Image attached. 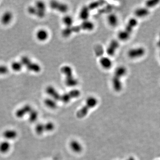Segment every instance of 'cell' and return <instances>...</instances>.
<instances>
[{
  "instance_id": "12",
  "label": "cell",
  "mask_w": 160,
  "mask_h": 160,
  "mask_svg": "<svg viewBox=\"0 0 160 160\" xmlns=\"http://www.w3.org/2000/svg\"><path fill=\"white\" fill-rule=\"evenodd\" d=\"M46 93L50 98L56 101H60V94L57 90L52 86H49L46 89Z\"/></svg>"
},
{
  "instance_id": "29",
  "label": "cell",
  "mask_w": 160,
  "mask_h": 160,
  "mask_svg": "<svg viewBox=\"0 0 160 160\" xmlns=\"http://www.w3.org/2000/svg\"><path fill=\"white\" fill-rule=\"evenodd\" d=\"M160 2L159 0H150L147 1L146 2V8H152L156 6Z\"/></svg>"
},
{
  "instance_id": "27",
  "label": "cell",
  "mask_w": 160,
  "mask_h": 160,
  "mask_svg": "<svg viewBox=\"0 0 160 160\" xmlns=\"http://www.w3.org/2000/svg\"><path fill=\"white\" fill-rule=\"evenodd\" d=\"M35 130L38 134H42L44 132H45L44 124L39 123L37 124L35 127Z\"/></svg>"
},
{
  "instance_id": "35",
  "label": "cell",
  "mask_w": 160,
  "mask_h": 160,
  "mask_svg": "<svg viewBox=\"0 0 160 160\" xmlns=\"http://www.w3.org/2000/svg\"></svg>"
},
{
  "instance_id": "20",
  "label": "cell",
  "mask_w": 160,
  "mask_h": 160,
  "mask_svg": "<svg viewBox=\"0 0 160 160\" xmlns=\"http://www.w3.org/2000/svg\"><path fill=\"white\" fill-rule=\"evenodd\" d=\"M57 101L51 98H47L45 99L44 104L47 107L50 109H54L57 108Z\"/></svg>"
},
{
  "instance_id": "17",
  "label": "cell",
  "mask_w": 160,
  "mask_h": 160,
  "mask_svg": "<svg viewBox=\"0 0 160 160\" xmlns=\"http://www.w3.org/2000/svg\"><path fill=\"white\" fill-rule=\"evenodd\" d=\"M3 136L7 140H14L17 137V133L16 130L9 129L3 132Z\"/></svg>"
},
{
  "instance_id": "13",
  "label": "cell",
  "mask_w": 160,
  "mask_h": 160,
  "mask_svg": "<svg viewBox=\"0 0 160 160\" xmlns=\"http://www.w3.org/2000/svg\"><path fill=\"white\" fill-rule=\"evenodd\" d=\"M32 108L30 106L28 105L24 106L22 108L17 109L15 112V115L17 118H21L26 114H28L32 110Z\"/></svg>"
},
{
  "instance_id": "2",
  "label": "cell",
  "mask_w": 160,
  "mask_h": 160,
  "mask_svg": "<svg viewBox=\"0 0 160 160\" xmlns=\"http://www.w3.org/2000/svg\"><path fill=\"white\" fill-rule=\"evenodd\" d=\"M94 24L93 22L88 20H85L78 26H72L70 27L65 28L62 31V34L65 38L70 36L72 33L78 32L81 30L91 31L94 29Z\"/></svg>"
},
{
  "instance_id": "9",
  "label": "cell",
  "mask_w": 160,
  "mask_h": 160,
  "mask_svg": "<svg viewBox=\"0 0 160 160\" xmlns=\"http://www.w3.org/2000/svg\"><path fill=\"white\" fill-rule=\"evenodd\" d=\"M51 9L61 13H65L68 10V6L66 4L57 1H51L50 3Z\"/></svg>"
},
{
  "instance_id": "15",
  "label": "cell",
  "mask_w": 160,
  "mask_h": 160,
  "mask_svg": "<svg viewBox=\"0 0 160 160\" xmlns=\"http://www.w3.org/2000/svg\"><path fill=\"white\" fill-rule=\"evenodd\" d=\"M13 19V14L10 11H6L4 13L1 18V22L4 25H8L11 23Z\"/></svg>"
},
{
  "instance_id": "28",
  "label": "cell",
  "mask_w": 160,
  "mask_h": 160,
  "mask_svg": "<svg viewBox=\"0 0 160 160\" xmlns=\"http://www.w3.org/2000/svg\"><path fill=\"white\" fill-rule=\"evenodd\" d=\"M45 132H50L53 131L55 128V125L53 122H47L44 124Z\"/></svg>"
},
{
  "instance_id": "7",
  "label": "cell",
  "mask_w": 160,
  "mask_h": 160,
  "mask_svg": "<svg viewBox=\"0 0 160 160\" xmlns=\"http://www.w3.org/2000/svg\"><path fill=\"white\" fill-rule=\"evenodd\" d=\"M81 95V92L78 90H72L69 92L60 94V101L64 103H68L73 99L78 98Z\"/></svg>"
},
{
  "instance_id": "19",
  "label": "cell",
  "mask_w": 160,
  "mask_h": 160,
  "mask_svg": "<svg viewBox=\"0 0 160 160\" xmlns=\"http://www.w3.org/2000/svg\"><path fill=\"white\" fill-rule=\"evenodd\" d=\"M100 66L105 69H108L112 66V62L110 58L106 57H102L100 60Z\"/></svg>"
},
{
  "instance_id": "22",
  "label": "cell",
  "mask_w": 160,
  "mask_h": 160,
  "mask_svg": "<svg viewBox=\"0 0 160 160\" xmlns=\"http://www.w3.org/2000/svg\"><path fill=\"white\" fill-rule=\"evenodd\" d=\"M90 10H89L88 6L83 7L80 12V18L84 21L87 20L88 17L90 16Z\"/></svg>"
},
{
  "instance_id": "3",
  "label": "cell",
  "mask_w": 160,
  "mask_h": 160,
  "mask_svg": "<svg viewBox=\"0 0 160 160\" xmlns=\"http://www.w3.org/2000/svg\"><path fill=\"white\" fill-rule=\"evenodd\" d=\"M98 100L94 97H90L86 99L85 104L76 112V116L79 119L86 117L90 110L95 107L98 104Z\"/></svg>"
},
{
  "instance_id": "10",
  "label": "cell",
  "mask_w": 160,
  "mask_h": 160,
  "mask_svg": "<svg viewBox=\"0 0 160 160\" xmlns=\"http://www.w3.org/2000/svg\"><path fill=\"white\" fill-rule=\"evenodd\" d=\"M36 8V16L40 18L45 17L46 14V5L44 2L42 1L37 2L34 5Z\"/></svg>"
},
{
  "instance_id": "11",
  "label": "cell",
  "mask_w": 160,
  "mask_h": 160,
  "mask_svg": "<svg viewBox=\"0 0 160 160\" xmlns=\"http://www.w3.org/2000/svg\"><path fill=\"white\" fill-rule=\"evenodd\" d=\"M119 46V43L117 40H112L107 48V54L109 56H113Z\"/></svg>"
},
{
  "instance_id": "32",
  "label": "cell",
  "mask_w": 160,
  "mask_h": 160,
  "mask_svg": "<svg viewBox=\"0 0 160 160\" xmlns=\"http://www.w3.org/2000/svg\"><path fill=\"white\" fill-rule=\"evenodd\" d=\"M95 51L96 54L97 56H101L103 54V49H102V47L100 45V46L98 45L96 47Z\"/></svg>"
},
{
  "instance_id": "5",
  "label": "cell",
  "mask_w": 160,
  "mask_h": 160,
  "mask_svg": "<svg viewBox=\"0 0 160 160\" xmlns=\"http://www.w3.org/2000/svg\"><path fill=\"white\" fill-rule=\"evenodd\" d=\"M138 24L137 20L136 18H132L128 21L126 26L123 30L121 31L118 34V37L120 40L126 41L130 38L134 29Z\"/></svg>"
},
{
  "instance_id": "21",
  "label": "cell",
  "mask_w": 160,
  "mask_h": 160,
  "mask_svg": "<svg viewBox=\"0 0 160 160\" xmlns=\"http://www.w3.org/2000/svg\"><path fill=\"white\" fill-rule=\"evenodd\" d=\"M11 145L9 141H2L0 143V152L2 153H6L10 151Z\"/></svg>"
},
{
  "instance_id": "16",
  "label": "cell",
  "mask_w": 160,
  "mask_h": 160,
  "mask_svg": "<svg viewBox=\"0 0 160 160\" xmlns=\"http://www.w3.org/2000/svg\"><path fill=\"white\" fill-rule=\"evenodd\" d=\"M149 10L146 7H140L137 8L134 11V14L137 17L139 18L146 17L149 14Z\"/></svg>"
},
{
  "instance_id": "25",
  "label": "cell",
  "mask_w": 160,
  "mask_h": 160,
  "mask_svg": "<svg viewBox=\"0 0 160 160\" xmlns=\"http://www.w3.org/2000/svg\"><path fill=\"white\" fill-rule=\"evenodd\" d=\"M29 115V122L32 123L36 122V121L38 120V112L37 111L34 110L33 109L31 111Z\"/></svg>"
},
{
  "instance_id": "31",
  "label": "cell",
  "mask_w": 160,
  "mask_h": 160,
  "mask_svg": "<svg viewBox=\"0 0 160 160\" xmlns=\"http://www.w3.org/2000/svg\"><path fill=\"white\" fill-rule=\"evenodd\" d=\"M28 12L29 14L36 16V10L35 6H30L28 8Z\"/></svg>"
},
{
  "instance_id": "34",
  "label": "cell",
  "mask_w": 160,
  "mask_h": 160,
  "mask_svg": "<svg viewBox=\"0 0 160 160\" xmlns=\"http://www.w3.org/2000/svg\"><path fill=\"white\" fill-rule=\"evenodd\" d=\"M125 160H136L133 157H130L126 159Z\"/></svg>"
},
{
  "instance_id": "8",
  "label": "cell",
  "mask_w": 160,
  "mask_h": 160,
  "mask_svg": "<svg viewBox=\"0 0 160 160\" xmlns=\"http://www.w3.org/2000/svg\"><path fill=\"white\" fill-rule=\"evenodd\" d=\"M145 54V49L142 47H138L129 50L128 52V56L131 59H137L142 57Z\"/></svg>"
},
{
  "instance_id": "18",
  "label": "cell",
  "mask_w": 160,
  "mask_h": 160,
  "mask_svg": "<svg viewBox=\"0 0 160 160\" xmlns=\"http://www.w3.org/2000/svg\"><path fill=\"white\" fill-rule=\"evenodd\" d=\"M49 37L48 32L45 29H40L36 33V38L40 42H45L48 39Z\"/></svg>"
},
{
  "instance_id": "4",
  "label": "cell",
  "mask_w": 160,
  "mask_h": 160,
  "mask_svg": "<svg viewBox=\"0 0 160 160\" xmlns=\"http://www.w3.org/2000/svg\"><path fill=\"white\" fill-rule=\"evenodd\" d=\"M60 71L65 75V82L68 87H75L78 84V81L74 77L73 70L69 66H64L60 69Z\"/></svg>"
},
{
  "instance_id": "30",
  "label": "cell",
  "mask_w": 160,
  "mask_h": 160,
  "mask_svg": "<svg viewBox=\"0 0 160 160\" xmlns=\"http://www.w3.org/2000/svg\"><path fill=\"white\" fill-rule=\"evenodd\" d=\"M9 68L5 65H0V75H5L9 72Z\"/></svg>"
},
{
  "instance_id": "26",
  "label": "cell",
  "mask_w": 160,
  "mask_h": 160,
  "mask_svg": "<svg viewBox=\"0 0 160 160\" xmlns=\"http://www.w3.org/2000/svg\"><path fill=\"white\" fill-rule=\"evenodd\" d=\"M11 67L14 71L20 72L22 69L23 66L20 61H15L12 62Z\"/></svg>"
},
{
  "instance_id": "33",
  "label": "cell",
  "mask_w": 160,
  "mask_h": 160,
  "mask_svg": "<svg viewBox=\"0 0 160 160\" xmlns=\"http://www.w3.org/2000/svg\"><path fill=\"white\" fill-rule=\"evenodd\" d=\"M157 45L158 47H159L160 48V32L159 34V38L158 42H157Z\"/></svg>"
},
{
  "instance_id": "1",
  "label": "cell",
  "mask_w": 160,
  "mask_h": 160,
  "mask_svg": "<svg viewBox=\"0 0 160 160\" xmlns=\"http://www.w3.org/2000/svg\"><path fill=\"white\" fill-rule=\"evenodd\" d=\"M127 73V69L123 66H120L115 69L112 79V84L113 90L116 92H120L122 89V79Z\"/></svg>"
},
{
  "instance_id": "23",
  "label": "cell",
  "mask_w": 160,
  "mask_h": 160,
  "mask_svg": "<svg viewBox=\"0 0 160 160\" xmlns=\"http://www.w3.org/2000/svg\"><path fill=\"white\" fill-rule=\"evenodd\" d=\"M108 21L109 24L112 27H116L118 26V17L114 14H110L108 17Z\"/></svg>"
},
{
  "instance_id": "14",
  "label": "cell",
  "mask_w": 160,
  "mask_h": 160,
  "mask_svg": "<svg viewBox=\"0 0 160 160\" xmlns=\"http://www.w3.org/2000/svg\"><path fill=\"white\" fill-rule=\"evenodd\" d=\"M69 147L75 153H81L83 149L82 144L79 141L76 140H72L70 141Z\"/></svg>"
},
{
  "instance_id": "24",
  "label": "cell",
  "mask_w": 160,
  "mask_h": 160,
  "mask_svg": "<svg viewBox=\"0 0 160 160\" xmlns=\"http://www.w3.org/2000/svg\"><path fill=\"white\" fill-rule=\"evenodd\" d=\"M62 22L64 25L66 26V28H69L72 26L73 20L71 17L69 16H66L64 17L62 19Z\"/></svg>"
},
{
  "instance_id": "6",
  "label": "cell",
  "mask_w": 160,
  "mask_h": 160,
  "mask_svg": "<svg viewBox=\"0 0 160 160\" xmlns=\"http://www.w3.org/2000/svg\"><path fill=\"white\" fill-rule=\"evenodd\" d=\"M20 62L28 70L35 73H38L41 71L42 68L39 64L33 62L28 57L23 56L21 57Z\"/></svg>"
}]
</instances>
